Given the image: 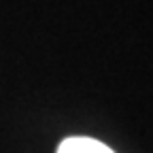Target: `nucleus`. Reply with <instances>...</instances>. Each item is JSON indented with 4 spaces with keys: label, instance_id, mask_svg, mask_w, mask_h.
I'll return each mask as SVG.
<instances>
[{
    "label": "nucleus",
    "instance_id": "obj_1",
    "mask_svg": "<svg viewBox=\"0 0 153 153\" xmlns=\"http://www.w3.org/2000/svg\"><path fill=\"white\" fill-rule=\"evenodd\" d=\"M57 153H115V151L100 140L85 138V136H74V138H66L57 147Z\"/></svg>",
    "mask_w": 153,
    "mask_h": 153
}]
</instances>
